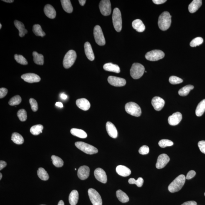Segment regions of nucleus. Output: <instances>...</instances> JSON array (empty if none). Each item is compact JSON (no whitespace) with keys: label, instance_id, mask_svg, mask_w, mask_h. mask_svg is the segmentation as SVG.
Listing matches in <instances>:
<instances>
[{"label":"nucleus","instance_id":"nucleus-1","mask_svg":"<svg viewBox=\"0 0 205 205\" xmlns=\"http://www.w3.org/2000/svg\"><path fill=\"white\" fill-rule=\"evenodd\" d=\"M172 23V16L168 12L162 13L158 18V25L160 29L165 31L170 27Z\"/></svg>","mask_w":205,"mask_h":205},{"label":"nucleus","instance_id":"nucleus-2","mask_svg":"<svg viewBox=\"0 0 205 205\" xmlns=\"http://www.w3.org/2000/svg\"><path fill=\"white\" fill-rule=\"evenodd\" d=\"M186 177L184 175L181 174L176 177L169 185L168 189L171 192L179 191L184 185Z\"/></svg>","mask_w":205,"mask_h":205},{"label":"nucleus","instance_id":"nucleus-3","mask_svg":"<svg viewBox=\"0 0 205 205\" xmlns=\"http://www.w3.org/2000/svg\"><path fill=\"white\" fill-rule=\"evenodd\" d=\"M145 72V68L142 64L134 63L131 67L130 73L133 79H138L142 77Z\"/></svg>","mask_w":205,"mask_h":205},{"label":"nucleus","instance_id":"nucleus-4","mask_svg":"<svg viewBox=\"0 0 205 205\" xmlns=\"http://www.w3.org/2000/svg\"><path fill=\"white\" fill-rule=\"evenodd\" d=\"M112 19L114 28L116 31L120 32L122 28V19L120 10L118 8L114 9Z\"/></svg>","mask_w":205,"mask_h":205},{"label":"nucleus","instance_id":"nucleus-5","mask_svg":"<svg viewBox=\"0 0 205 205\" xmlns=\"http://www.w3.org/2000/svg\"><path fill=\"white\" fill-rule=\"evenodd\" d=\"M77 55L76 52L73 50L69 51L64 57L63 64L64 68L68 69L74 65L75 61Z\"/></svg>","mask_w":205,"mask_h":205},{"label":"nucleus","instance_id":"nucleus-6","mask_svg":"<svg viewBox=\"0 0 205 205\" xmlns=\"http://www.w3.org/2000/svg\"><path fill=\"white\" fill-rule=\"evenodd\" d=\"M125 110L126 113L134 116L140 117L141 115V109L135 102H130L126 103Z\"/></svg>","mask_w":205,"mask_h":205},{"label":"nucleus","instance_id":"nucleus-7","mask_svg":"<svg viewBox=\"0 0 205 205\" xmlns=\"http://www.w3.org/2000/svg\"><path fill=\"white\" fill-rule=\"evenodd\" d=\"M76 147L87 154L92 155L97 154L98 149L94 146L83 142H76L75 143Z\"/></svg>","mask_w":205,"mask_h":205},{"label":"nucleus","instance_id":"nucleus-8","mask_svg":"<svg viewBox=\"0 0 205 205\" xmlns=\"http://www.w3.org/2000/svg\"><path fill=\"white\" fill-rule=\"evenodd\" d=\"M165 53L160 50H154L146 53V59L151 61H156L162 59L165 57Z\"/></svg>","mask_w":205,"mask_h":205},{"label":"nucleus","instance_id":"nucleus-9","mask_svg":"<svg viewBox=\"0 0 205 205\" xmlns=\"http://www.w3.org/2000/svg\"><path fill=\"white\" fill-rule=\"evenodd\" d=\"M94 35L95 42L100 46L104 45L106 43L104 35L100 26H96L94 28Z\"/></svg>","mask_w":205,"mask_h":205},{"label":"nucleus","instance_id":"nucleus-10","mask_svg":"<svg viewBox=\"0 0 205 205\" xmlns=\"http://www.w3.org/2000/svg\"><path fill=\"white\" fill-rule=\"evenodd\" d=\"M88 193L93 205H102V200L100 195L93 188L89 189Z\"/></svg>","mask_w":205,"mask_h":205},{"label":"nucleus","instance_id":"nucleus-11","mask_svg":"<svg viewBox=\"0 0 205 205\" xmlns=\"http://www.w3.org/2000/svg\"><path fill=\"white\" fill-rule=\"evenodd\" d=\"M99 8L103 15H110L111 12V3L109 0H102L99 4Z\"/></svg>","mask_w":205,"mask_h":205},{"label":"nucleus","instance_id":"nucleus-12","mask_svg":"<svg viewBox=\"0 0 205 205\" xmlns=\"http://www.w3.org/2000/svg\"><path fill=\"white\" fill-rule=\"evenodd\" d=\"M108 81L110 85L115 87L124 86L126 83V80L124 78L114 76H109Z\"/></svg>","mask_w":205,"mask_h":205},{"label":"nucleus","instance_id":"nucleus-13","mask_svg":"<svg viewBox=\"0 0 205 205\" xmlns=\"http://www.w3.org/2000/svg\"><path fill=\"white\" fill-rule=\"evenodd\" d=\"M170 161V158L166 154H161L158 156L156 164V168L161 169L164 168Z\"/></svg>","mask_w":205,"mask_h":205},{"label":"nucleus","instance_id":"nucleus-14","mask_svg":"<svg viewBox=\"0 0 205 205\" xmlns=\"http://www.w3.org/2000/svg\"><path fill=\"white\" fill-rule=\"evenodd\" d=\"M21 78L25 81L32 83L40 82L41 78L38 75L33 73H28L21 76Z\"/></svg>","mask_w":205,"mask_h":205},{"label":"nucleus","instance_id":"nucleus-15","mask_svg":"<svg viewBox=\"0 0 205 205\" xmlns=\"http://www.w3.org/2000/svg\"><path fill=\"white\" fill-rule=\"evenodd\" d=\"M94 176L96 179L100 182L105 183L107 181L106 172L104 170L101 168H97L94 171Z\"/></svg>","mask_w":205,"mask_h":205},{"label":"nucleus","instance_id":"nucleus-16","mask_svg":"<svg viewBox=\"0 0 205 205\" xmlns=\"http://www.w3.org/2000/svg\"><path fill=\"white\" fill-rule=\"evenodd\" d=\"M151 103L155 110L157 111H160L164 107L165 101L161 97H155L153 98Z\"/></svg>","mask_w":205,"mask_h":205},{"label":"nucleus","instance_id":"nucleus-17","mask_svg":"<svg viewBox=\"0 0 205 205\" xmlns=\"http://www.w3.org/2000/svg\"><path fill=\"white\" fill-rule=\"evenodd\" d=\"M182 119V115L181 113L179 112H176L169 117L168 123L171 126H175L181 122Z\"/></svg>","mask_w":205,"mask_h":205},{"label":"nucleus","instance_id":"nucleus-18","mask_svg":"<svg viewBox=\"0 0 205 205\" xmlns=\"http://www.w3.org/2000/svg\"><path fill=\"white\" fill-rule=\"evenodd\" d=\"M90 169L86 166H83L78 169V176L80 179L84 180L87 179L90 176Z\"/></svg>","mask_w":205,"mask_h":205},{"label":"nucleus","instance_id":"nucleus-19","mask_svg":"<svg viewBox=\"0 0 205 205\" xmlns=\"http://www.w3.org/2000/svg\"><path fill=\"white\" fill-rule=\"evenodd\" d=\"M106 129L108 134L113 138H117L118 135L117 130L113 123L108 122L106 124Z\"/></svg>","mask_w":205,"mask_h":205},{"label":"nucleus","instance_id":"nucleus-20","mask_svg":"<svg viewBox=\"0 0 205 205\" xmlns=\"http://www.w3.org/2000/svg\"><path fill=\"white\" fill-rule=\"evenodd\" d=\"M76 105L78 108L84 110H87L90 109V104L89 101L86 99H80L76 101Z\"/></svg>","mask_w":205,"mask_h":205},{"label":"nucleus","instance_id":"nucleus-21","mask_svg":"<svg viewBox=\"0 0 205 205\" xmlns=\"http://www.w3.org/2000/svg\"><path fill=\"white\" fill-rule=\"evenodd\" d=\"M44 12L45 15L49 18L54 19L56 17V10L51 5H46L44 8Z\"/></svg>","mask_w":205,"mask_h":205},{"label":"nucleus","instance_id":"nucleus-22","mask_svg":"<svg viewBox=\"0 0 205 205\" xmlns=\"http://www.w3.org/2000/svg\"><path fill=\"white\" fill-rule=\"evenodd\" d=\"M84 47L85 54L87 58L90 61H93L95 59V56L90 44L89 42H85Z\"/></svg>","mask_w":205,"mask_h":205},{"label":"nucleus","instance_id":"nucleus-23","mask_svg":"<svg viewBox=\"0 0 205 205\" xmlns=\"http://www.w3.org/2000/svg\"><path fill=\"white\" fill-rule=\"evenodd\" d=\"M116 171L119 175L126 177L131 174V171L128 167L123 165H119L116 168Z\"/></svg>","mask_w":205,"mask_h":205},{"label":"nucleus","instance_id":"nucleus-24","mask_svg":"<svg viewBox=\"0 0 205 205\" xmlns=\"http://www.w3.org/2000/svg\"><path fill=\"white\" fill-rule=\"evenodd\" d=\"M202 4L201 0H194L189 5L188 10L191 13H195L200 8Z\"/></svg>","mask_w":205,"mask_h":205},{"label":"nucleus","instance_id":"nucleus-25","mask_svg":"<svg viewBox=\"0 0 205 205\" xmlns=\"http://www.w3.org/2000/svg\"><path fill=\"white\" fill-rule=\"evenodd\" d=\"M133 28L139 33H142L145 30V26L143 22L140 19H137L135 20L132 22Z\"/></svg>","mask_w":205,"mask_h":205},{"label":"nucleus","instance_id":"nucleus-26","mask_svg":"<svg viewBox=\"0 0 205 205\" xmlns=\"http://www.w3.org/2000/svg\"><path fill=\"white\" fill-rule=\"evenodd\" d=\"M14 24L19 31V36L21 37H23L25 35L28 33V31L25 28L23 23L18 20L14 21Z\"/></svg>","mask_w":205,"mask_h":205},{"label":"nucleus","instance_id":"nucleus-27","mask_svg":"<svg viewBox=\"0 0 205 205\" xmlns=\"http://www.w3.org/2000/svg\"><path fill=\"white\" fill-rule=\"evenodd\" d=\"M103 67L105 70L108 72H115L117 74L120 72V67L116 64L111 63H106L105 64Z\"/></svg>","mask_w":205,"mask_h":205},{"label":"nucleus","instance_id":"nucleus-28","mask_svg":"<svg viewBox=\"0 0 205 205\" xmlns=\"http://www.w3.org/2000/svg\"><path fill=\"white\" fill-rule=\"evenodd\" d=\"M79 199V194L77 190H74L71 192L69 196V201L71 205H76Z\"/></svg>","mask_w":205,"mask_h":205},{"label":"nucleus","instance_id":"nucleus-29","mask_svg":"<svg viewBox=\"0 0 205 205\" xmlns=\"http://www.w3.org/2000/svg\"><path fill=\"white\" fill-rule=\"evenodd\" d=\"M70 132L74 136L81 138H85L87 136V133L85 131L78 128H72Z\"/></svg>","mask_w":205,"mask_h":205},{"label":"nucleus","instance_id":"nucleus-30","mask_svg":"<svg viewBox=\"0 0 205 205\" xmlns=\"http://www.w3.org/2000/svg\"><path fill=\"white\" fill-rule=\"evenodd\" d=\"M61 4L63 9L68 13H72L73 11V8L69 0H61Z\"/></svg>","mask_w":205,"mask_h":205},{"label":"nucleus","instance_id":"nucleus-31","mask_svg":"<svg viewBox=\"0 0 205 205\" xmlns=\"http://www.w3.org/2000/svg\"><path fill=\"white\" fill-rule=\"evenodd\" d=\"M205 111V99L201 101L197 105L196 110V115L198 117L202 116Z\"/></svg>","mask_w":205,"mask_h":205},{"label":"nucleus","instance_id":"nucleus-32","mask_svg":"<svg viewBox=\"0 0 205 205\" xmlns=\"http://www.w3.org/2000/svg\"><path fill=\"white\" fill-rule=\"evenodd\" d=\"M33 61L35 64L39 65H44V60L43 55L38 54L36 51L33 52Z\"/></svg>","mask_w":205,"mask_h":205},{"label":"nucleus","instance_id":"nucleus-33","mask_svg":"<svg viewBox=\"0 0 205 205\" xmlns=\"http://www.w3.org/2000/svg\"><path fill=\"white\" fill-rule=\"evenodd\" d=\"M116 196L119 201L122 203L127 202L129 200L127 195L120 190H117L116 192Z\"/></svg>","mask_w":205,"mask_h":205},{"label":"nucleus","instance_id":"nucleus-34","mask_svg":"<svg viewBox=\"0 0 205 205\" xmlns=\"http://www.w3.org/2000/svg\"><path fill=\"white\" fill-rule=\"evenodd\" d=\"M194 86L191 85H186L180 89L178 92L179 95L181 96H186L188 95L190 91L193 90Z\"/></svg>","mask_w":205,"mask_h":205},{"label":"nucleus","instance_id":"nucleus-35","mask_svg":"<svg viewBox=\"0 0 205 205\" xmlns=\"http://www.w3.org/2000/svg\"><path fill=\"white\" fill-rule=\"evenodd\" d=\"M12 140L14 143L19 145L23 144L24 142L23 137L19 133L16 132L12 134Z\"/></svg>","mask_w":205,"mask_h":205},{"label":"nucleus","instance_id":"nucleus-36","mask_svg":"<svg viewBox=\"0 0 205 205\" xmlns=\"http://www.w3.org/2000/svg\"><path fill=\"white\" fill-rule=\"evenodd\" d=\"M33 32L36 36L44 37L46 35L44 32L43 31L41 26L39 24L34 25L33 27Z\"/></svg>","mask_w":205,"mask_h":205},{"label":"nucleus","instance_id":"nucleus-37","mask_svg":"<svg viewBox=\"0 0 205 205\" xmlns=\"http://www.w3.org/2000/svg\"><path fill=\"white\" fill-rule=\"evenodd\" d=\"M37 175L41 180L43 181H47L49 178V174L45 169L42 167H40L37 171Z\"/></svg>","mask_w":205,"mask_h":205},{"label":"nucleus","instance_id":"nucleus-38","mask_svg":"<svg viewBox=\"0 0 205 205\" xmlns=\"http://www.w3.org/2000/svg\"><path fill=\"white\" fill-rule=\"evenodd\" d=\"M44 126L42 125L38 124L34 126L31 128L30 132L33 135H38L42 133Z\"/></svg>","mask_w":205,"mask_h":205},{"label":"nucleus","instance_id":"nucleus-39","mask_svg":"<svg viewBox=\"0 0 205 205\" xmlns=\"http://www.w3.org/2000/svg\"><path fill=\"white\" fill-rule=\"evenodd\" d=\"M53 163L55 167H61L64 165V161L61 158L58 156H51Z\"/></svg>","mask_w":205,"mask_h":205},{"label":"nucleus","instance_id":"nucleus-40","mask_svg":"<svg viewBox=\"0 0 205 205\" xmlns=\"http://www.w3.org/2000/svg\"><path fill=\"white\" fill-rule=\"evenodd\" d=\"M128 183L131 184H136L138 187H141L143 185L144 180L142 177H139L137 180L134 178H131L128 180Z\"/></svg>","mask_w":205,"mask_h":205},{"label":"nucleus","instance_id":"nucleus-41","mask_svg":"<svg viewBox=\"0 0 205 205\" xmlns=\"http://www.w3.org/2000/svg\"><path fill=\"white\" fill-rule=\"evenodd\" d=\"M21 100H22L20 96L16 95L10 99L8 103L11 106H15L20 104Z\"/></svg>","mask_w":205,"mask_h":205},{"label":"nucleus","instance_id":"nucleus-42","mask_svg":"<svg viewBox=\"0 0 205 205\" xmlns=\"http://www.w3.org/2000/svg\"><path fill=\"white\" fill-rule=\"evenodd\" d=\"M14 58L18 63L23 65H26L28 64L26 59L21 55L16 54L14 56Z\"/></svg>","mask_w":205,"mask_h":205},{"label":"nucleus","instance_id":"nucleus-43","mask_svg":"<svg viewBox=\"0 0 205 205\" xmlns=\"http://www.w3.org/2000/svg\"><path fill=\"white\" fill-rule=\"evenodd\" d=\"M17 116L19 120L22 122H24L27 119V115L26 110L24 109H21L18 110L17 113Z\"/></svg>","mask_w":205,"mask_h":205},{"label":"nucleus","instance_id":"nucleus-44","mask_svg":"<svg viewBox=\"0 0 205 205\" xmlns=\"http://www.w3.org/2000/svg\"><path fill=\"white\" fill-rule=\"evenodd\" d=\"M173 142L168 140H162L158 142V145L161 148H165L173 145Z\"/></svg>","mask_w":205,"mask_h":205},{"label":"nucleus","instance_id":"nucleus-45","mask_svg":"<svg viewBox=\"0 0 205 205\" xmlns=\"http://www.w3.org/2000/svg\"><path fill=\"white\" fill-rule=\"evenodd\" d=\"M203 42V39L200 37H197L194 38L190 43V46L192 47L199 46Z\"/></svg>","mask_w":205,"mask_h":205},{"label":"nucleus","instance_id":"nucleus-46","mask_svg":"<svg viewBox=\"0 0 205 205\" xmlns=\"http://www.w3.org/2000/svg\"><path fill=\"white\" fill-rule=\"evenodd\" d=\"M183 80L177 76H172L169 78V82L172 85H177L182 83Z\"/></svg>","mask_w":205,"mask_h":205},{"label":"nucleus","instance_id":"nucleus-47","mask_svg":"<svg viewBox=\"0 0 205 205\" xmlns=\"http://www.w3.org/2000/svg\"><path fill=\"white\" fill-rule=\"evenodd\" d=\"M29 102L32 110L34 112L37 111L38 110V105L36 100L33 98H31L29 100Z\"/></svg>","mask_w":205,"mask_h":205},{"label":"nucleus","instance_id":"nucleus-48","mask_svg":"<svg viewBox=\"0 0 205 205\" xmlns=\"http://www.w3.org/2000/svg\"><path fill=\"white\" fill-rule=\"evenodd\" d=\"M149 151V148L147 146L144 145L140 148L139 152L141 155H146L148 154Z\"/></svg>","mask_w":205,"mask_h":205},{"label":"nucleus","instance_id":"nucleus-49","mask_svg":"<svg viewBox=\"0 0 205 205\" xmlns=\"http://www.w3.org/2000/svg\"><path fill=\"white\" fill-rule=\"evenodd\" d=\"M198 146L200 149V151L205 154V141H199L198 143Z\"/></svg>","mask_w":205,"mask_h":205},{"label":"nucleus","instance_id":"nucleus-50","mask_svg":"<svg viewBox=\"0 0 205 205\" xmlns=\"http://www.w3.org/2000/svg\"><path fill=\"white\" fill-rule=\"evenodd\" d=\"M8 90L6 88H1L0 89V98L2 99L4 97L8 94Z\"/></svg>","mask_w":205,"mask_h":205},{"label":"nucleus","instance_id":"nucleus-51","mask_svg":"<svg viewBox=\"0 0 205 205\" xmlns=\"http://www.w3.org/2000/svg\"><path fill=\"white\" fill-rule=\"evenodd\" d=\"M196 173L195 171L191 170L187 174L186 176V179L189 180L195 177L196 175Z\"/></svg>","mask_w":205,"mask_h":205},{"label":"nucleus","instance_id":"nucleus-52","mask_svg":"<svg viewBox=\"0 0 205 205\" xmlns=\"http://www.w3.org/2000/svg\"><path fill=\"white\" fill-rule=\"evenodd\" d=\"M197 202L195 201H188L183 203L181 205H197Z\"/></svg>","mask_w":205,"mask_h":205},{"label":"nucleus","instance_id":"nucleus-53","mask_svg":"<svg viewBox=\"0 0 205 205\" xmlns=\"http://www.w3.org/2000/svg\"><path fill=\"white\" fill-rule=\"evenodd\" d=\"M152 1L155 4L159 5L165 3L167 1L166 0H153Z\"/></svg>","mask_w":205,"mask_h":205},{"label":"nucleus","instance_id":"nucleus-54","mask_svg":"<svg viewBox=\"0 0 205 205\" xmlns=\"http://www.w3.org/2000/svg\"><path fill=\"white\" fill-rule=\"evenodd\" d=\"M7 164L6 162L1 160L0 161V170H1L6 166Z\"/></svg>","mask_w":205,"mask_h":205},{"label":"nucleus","instance_id":"nucleus-55","mask_svg":"<svg viewBox=\"0 0 205 205\" xmlns=\"http://www.w3.org/2000/svg\"><path fill=\"white\" fill-rule=\"evenodd\" d=\"M56 106L59 107L60 108H62L63 107V104L62 103L60 102H58L56 103Z\"/></svg>","mask_w":205,"mask_h":205},{"label":"nucleus","instance_id":"nucleus-56","mask_svg":"<svg viewBox=\"0 0 205 205\" xmlns=\"http://www.w3.org/2000/svg\"><path fill=\"white\" fill-rule=\"evenodd\" d=\"M60 97L61 98V99L63 100L67 99V96L66 94H60Z\"/></svg>","mask_w":205,"mask_h":205},{"label":"nucleus","instance_id":"nucleus-57","mask_svg":"<svg viewBox=\"0 0 205 205\" xmlns=\"http://www.w3.org/2000/svg\"><path fill=\"white\" fill-rule=\"evenodd\" d=\"M86 1L85 0H79V1L80 4L81 6H84L85 5V3H86Z\"/></svg>","mask_w":205,"mask_h":205},{"label":"nucleus","instance_id":"nucleus-58","mask_svg":"<svg viewBox=\"0 0 205 205\" xmlns=\"http://www.w3.org/2000/svg\"><path fill=\"white\" fill-rule=\"evenodd\" d=\"M3 1L5 2V3H12L14 2L13 0H3Z\"/></svg>","mask_w":205,"mask_h":205},{"label":"nucleus","instance_id":"nucleus-59","mask_svg":"<svg viewBox=\"0 0 205 205\" xmlns=\"http://www.w3.org/2000/svg\"><path fill=\"white\" fill-rule=\"evenodd\" d=\"M58 205H64V201L62 200L60 201Z\"/></svg>","mask_w":205,"mask_h":205},{"label":"nucleus","instance_id":"nucleus-60","mask_svg":"<svg viewBox=\"0 0 205 205\" xmlns=\"http://www.w3.org/2000/svg\"><path fill=\"white\" fill-rule=\"evenodd\" d=\"M2 177H3L2 174L1 173H0V180H1Z\"/></svg>","mask_w":205,"mask_h":205},{"label":"nucleus","instance_id":"nucleus-61","mask_svg":"<svg viewBox=\"0 0 205 205\" xmlns=\"http://www.w3.org/2000/svg\"><path fill=\"white\" fill-rule=\"evenodd\" d=\"M2 27V25L1 24H0V29H1Z\"/></svg>","mask_w":205,"mask_h":205},{"label":"nucleus","instance_id":"nucleus-62","mask_svg":"<svg viewBox=\"0 0 205 205\" xmlns=\"http://www.w3.org/2000/svg\"><path fill=\"white\" fill-rule=\"evenodd\" d=\"M146 73H147V71H145Z\"/></svg>","mask_w":205,"mask_h":205},{"label":"nucleus","instance_id":"nucleus-63","mask_svg":"<svg viewBox=\"0 0 205 205\" xmlns=\"http://www.w3.org/2000/svg\"><path fill=\"white\" fill-rule=\"evenodd\" d=\"M204 195H205V193H204Z\"/></svg>","mask_w":205,"mask_h":205},{"label":"nucleus","instance_id":"nucleus-64","mask_svg":"<svg viewBox=\"0 0 205 205\" xmlns=\"http://www.w3.org/2000/svg\"></svg>","mask_w":205,"mask_h":205}]
</instances>
